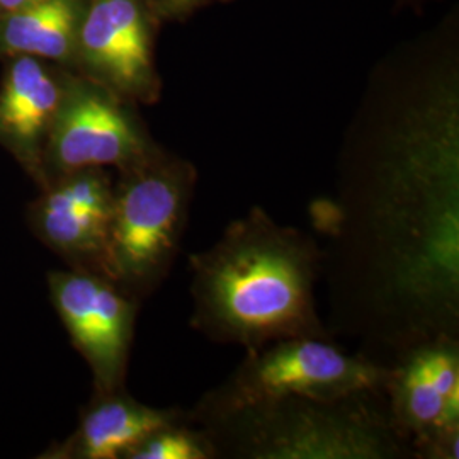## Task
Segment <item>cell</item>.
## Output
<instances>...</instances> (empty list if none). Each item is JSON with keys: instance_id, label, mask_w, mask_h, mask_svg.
<instances>
[{"instance_id": "9", "label": "cell", "mask_w": 459, "mask_h": 459, "mask_svg": "<svg viewBox=\"0 0 459 459\" xmlns=\"http://www.w3.org/2000/svg\"><path fill=\"white\" fill-rule=\"evenodd\" d=\"M53 295L74 342L94 371L100 394H113L125 377L132 342V299L115 281L92 271L56 274Z\"/></svg>"}, {"instance_id": "7", "label": "cell", "mask_w": 459, "mask_h": 459, "mask_svg": "<svg viewBox=\"0 0 459 459\" xmlns=\"http://www.w3.org/2000/svg\"><path fill=\"white\" fill-rule=\"evenodd\" d=\"M385 400L411 458L434 437L459 427V337L411 345L388 364Z\"/></svg>"}, {"instance_id": "11", "label": "cell", "mask_w": 459, "mask_h": 459, "mask_svg": "<svg viewBox=\"0 0 459 459\" xmlns=\"http://www.w3.org/2000/svg\"><path fill=\"white\" fill-rule=\"evenodd\" d=\"M102 394V400L83 415L75 439V453L81 458H126L150 434L187 417V411L152 409L132 398L116 396L115 392Z\"/></svg>"}, {"instance_id": "14", "label": "cell", "mask_w": 459, "mask_h": 459, "mask_svg": "<svg viewBox=\"0 0 459 459\" xmlns=\"http://www.w3.org/2000/svg\"><path fill=\"white\" fill-rule=\"evenodd\" d=\"M128 459H216V447L203 427L189 415L150 434L128 453Z\"/></svg>"}, {"instance_id": "2", "label": "cell", "mask_w": 459, "mask_h": 459, "mask_svg": "<svg viewBox=\"0 0 459 459\" xmlns=\"http://www.w3.org/2000/svg\"><path fill=\"white\" fill-rule=\"evenodd\" d=\"M322 264L313 235L254 206L189 255L191 328L246 352L295 337L333 339L315 296Z\"/></svg>"}, {"instance_id": "15", "label": "cell", "mask_w": 459, "mask_h": 459, "mask_svg": "<svg viewBox=\"0 0 459 459\" xmlns=\"http://www.w3.org/2000/svg\"><path fill=\"white\" fill-rule=\"evenodd\" d=\"M213 2H220V0H145V4L150 5L157 14L172 17V19L191 16L199 9Z\"/></svg>"}, {"instance_id": "5", "label": "cell", "mask_w": 459, "mask_h": 459, "mask_svg": "<svg viewBox=\"0 0 459 459\" xmlns=\"http://www.w3.org/2000/svg\"><path fill=\"white\" fill-rule=\"evenodd\" d=\"M196 184L195 164L160 152L123 170L108 240L111 281L140 291L167 276L181 248Z\"/></svg>"}, {"instance_id": "16", "label": "cell", "mask_w": 459, "mask_h": 459, "mask_svg": "<svg viewBox=\"0 0 459 459\" xmlns=\"http://www.w3.org/2000/svg\"><path fill=\"white\" fill-rule=\"evenodd\" d=\"M36 2H41V0H0V16L24 9L28 5H33Z\"/></svg>"}, {"instance_id": "4", "label": "cell", "mask_w": 459, "mask_h": 459, "mask_svg": "<svg viewBox=\"0 0 459 459\" xmlns=\"http://www.w3.org/2000/svg\"><path fill=\"white\" fill-rule=\"evenodd\" d=\"M388 366L349 354L333 339L295 337L246 352L220 385L187 411L203 426L233 411L288 396L335 400L351 394H383Z\"/></svg>"}, {"instance_id": "13", "label": "cell", "mask_w": 459, "mask_h": 459, "mask_svg": "<svg viewBox=\"0 0 459 459\" xmlns=\"http://www.w3.org/2000/svg\"><path fill=\"white\" fill-rule=\"evenodd\" d=\"M64 91L48 74L36 85L13 115L0 123V134L7 136L17 147L30 150L36 145L41 133L49 130V125L60 106Z\"/></svg>"}, {"instance_id": "8", "label": "cell", "mask_w": 459, "mask_h": 459, "mask_svg": "<svg viewBox=\"0 0 459 459\" xmlns=\"http://www.w3.org/2000/svg\"><path fill=\"white\" fill-rule=\"evenodd\" d=\"M148 14L145 0H92L81 19L75 51L119 98L152 102L159 96Z\"/></svg>"}, {"instance_id": "6", "label": "cell", "mask_w": 459, "mask_h": 459, "mask_svg": "<svg viewBox=\"0 0 459 459\" xmlns=\"http://www.w3.org/2000/svg\"><path fill=\"white\" fill-rule=\"evenodd\" d=\"M49 152L65 174L142 164L157 150L121 98L100 83L74 82L49 125Z\"/></svg>"}, {"instance_id": "12", "label": "cell", "mask_w": 459, "mask_h": 459, "mask_svg": "<svg viewBox=\"0 0 459 459\" xmlns=\"http://www.w3.org/2000/svg\"><path fill=\"white\" fill-rule=\"evenodd\" d=\"M77 0H41L0 16V51L66 60L81 26Z\"/></svg>"}, {"instance_id": "1", "label": "cell", "mask_w": 459, "mask_h": 459, "mask_svg": "<svg viewBox=\"0 0 459 459\" xmlns=\"http://www.w3.org/2000/svg\"><path fill=\"white\" fill-rule=\"evenodd\" d=\"M371 106L347 148L327 235L328 332L388 366L411 345L459 337V92L424 74Z\"/></svg>"}, {"instance_id": "10", "label": "cell", "mask_w": 459, "mask_h": 459, "mask_svg": "<svg viewBox=\"0 0 459 459\" xmlns=\"http://www.w3.org/2000/svg\"><path fill=\"white\" fill-rule=\"evenodd\" d=\"M113 197L115 187L102 169H85L66 174L41 210V225L49 242L87 261L96 274L108 279Z\"/></svg>"}, {"instance_id": "3", "label": "cell", "mask_w": 459, "mask_h": 459, "mask_svg": "<svg viewBox=\"0 0 459 459\" xmlns=\"http://www.w3.org/2000/svg\"><path fill=\"white\" fill-rule=\"evenodd\" d=\"M218 458L398 459L411 447L394 430L383 394L316 400L288 396L203 424Z\"/></svg>"}]
</instances>
